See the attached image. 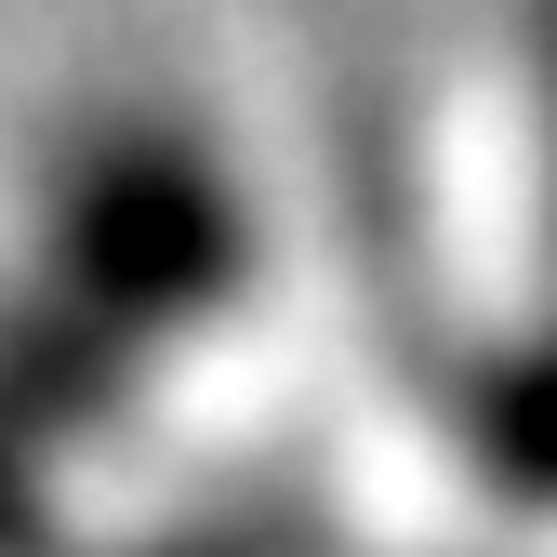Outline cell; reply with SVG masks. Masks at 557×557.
I'll return each mask as SVG.
<instances>
[{
	"label": "cell",
	"mask_w": 557,
	"mask_h": 557,
	"mask_svg": "<svg viewBox=\"0 0 557 557\" xmlns=\"http://www.w3.org/2000/svg\"><path fill=\"white\" fill-rule=\"evenodd\" d=\"M265 265V186L199 94L94 81L53 107L14 239V518H40L81 451L147 425L213 345H239Z\"/></svg>",
	"instance_id": "1"
},
{
	"label": "cell",
	"mask_w": 557,
	"mask_h": 557,
	"mask_svg": "<svg viewBox=\"0 0 557 557\" xmlns=\"http://www.w3.org/2000/svg\"><path fill=\"white\" fill-rule=\"evenodd\" d=\"M94 557H332V505L293 478H213V492L107 531Z\"/></svg>",
	"instance_id": "3"
},
{
	"label": "cell",
	"mask_w": 557,
	"mask_h": 557,
	"mask_svg": "<svg viewBox=\"0 0 557 557\" xmlns=\"http://www.w3.org/2000/svg\"><path fill=\"white\" fill-rule=\"evenodd\" d=\"M531 120H544V173H531V306L478 345L465 372V451L505 505H557V14L531 40Z\"/></svg>",
	"instance_id": "2"
}]
</instances>
